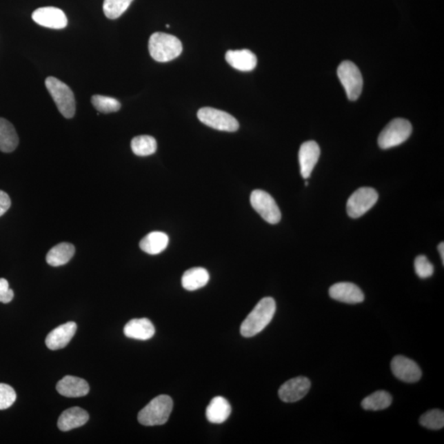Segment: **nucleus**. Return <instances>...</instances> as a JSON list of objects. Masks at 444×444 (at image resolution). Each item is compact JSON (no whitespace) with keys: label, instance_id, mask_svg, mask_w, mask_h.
<instances>
[{"label":"nucleus","instance_id":"f257e3e1","mask_svg":"<svg viewBox=\"0 0 444 444\" xmlns=\"http://www.w3.org/2000/svg\"><path fill=\"white\" fill-rule=\"evenodd\" d=\"M276 302L272 297L262 299L242 323L241 333L245 337L259 334L269 323L276 313Z\"/></svg>","mask_w":444,"mask_h":444},{"label":"nucleus","instance_id":"f03ea898","mask_svg":"<svg viewBox=\"0 0 444 444\" xmlns=\"http://www.w3.org/2000/svg\"><path fill=\"white\" fill-rule=\"evenodd\" d=\"M149 53L157 62L173 61L182 53L181 41L176 37L163 32L153 33L148 42Z\"/></svg>","mask_w":444,"mask_h":444},{"label":"nucleus","instance_id":"7ed1b4c3","mask_svg":"<svg viewBox=\"0 0 444 444\" xmlns=\"http://www.w3.org/2000/svg\"><path fill=\"white\" fill-rule=\"evenodd\" d=\"M173 409V401L168 395H160L152 400L139 413L138 420L145 426L162 425L169 420Z\"/></svg>","mask_w":444,"mask_h":444},{"label":"nucleus","instance_id":"20e7f679","mask_svg":"<svg viewBox=\"0 0 444 444\" xmlns=\"http://www.w3.org/2000/svg\"><path fill=\"white\" fill-rule=\"evenodd\" d=\"M46 87L63 117L66 119L74 117L76 101L74 94L70 88L54 77H49L46 79Z\"/></svg>","mask_w":444,"mask_h":444},{"label":"nucleus","instance_id":"39448f33","mask_svg":"<svg viewBox=\"0 0 444 444\" xmlns=\"http://www.w3.org/2000/svg\"><path fill=\"white\" fill-rule=\"evenodd\" d=\"M412 125L407 119L398 118L392 121L380 133L378 143L380 148L390 149L398 146L409 139Z\"/></svg>","mask_w":444,"mask_h":444},{"label":"nucleus","instance_id":"423d86ee","mask_svg":"<svg viewBox=\"0 0 444 444\" xmlns=\"http://www.w3.org/2000/svg\"><path fill=\"white\" fill-rule=\"evenodd\" d=\"M337 75L345 88L349 100L356 101L363 89L362 74L355 63L344 61L337 68Z\"/></svg>","mask_w":444,"mask_h":444},{"label":"nucleus","instance_id":"0eeeda50","mask_svg":"<svg viewBox=\"0 0 444 444\" xmlns=\"http://www.w3.org/2000/svg\"><path fill=\"white\" fill-rule=\"evenodd\" d=\"M198 118L204 125L216 130L236 132L240 127L237 119L232 114L214 108H201L198 111Z\"/></svg>","mask_w":444,"mask_h":444},{"label":"nucleus","instance_id":"6e6552de","mask_svg":"<svg viewBox=\"0 0 444 444\" xmlns=\"http://www.w3.org/2000/svg\"><path fill=\"white\" fill-rule=\"evenodd\" d=\"M252 207L268 223L274 225L279 223L281 219V213L274 199L261 190L252 192L250 196Z\"/></svg>","mask_w":444,"mask_h":444},{"label":"nucleus","instance_id":"1a4fd4ad","mask_svg":"<svg viewBox=\"0 0 444 444\" xmlns=\"http://www.w3.org/2000/svg\"><path fill=\"white\" fill-rule=\"evenodd\" d=\"M378 199L376 190L372 188H361L347 201V214L352 219H359L370 210L376 204Z\"/></svg>","mask_w":444,"mask_h":444},{"label":"nucleus","instance_id":"9d476101","mask_svg":"<svg viewBox=\"0 0 444 444\" xmlns=\"http://www.w3.org/2000/svg\"><path fill=\"white\" fill-rule=\"evenodd\" d=\"M391 369L396 378L405 383L418 382L422 376L421 370L416 362L403 356L392 359Z\"/></svg>","mask_w":444,"mask_h":444},{"label":"nucleus","instance_id":"9b49d317","mask_svg":"<svg viewBox=\"0 0 444 444\" xmlns=\"http://www.w3.org/2000/svg\"><path fill=\"white\" fill-rule=\"evenodd\" d=\"M32 18L38 25L51 29H63L68 25L65 12L54 7L37 8L33 12Z\"/></svg>","mask_w":444,"mask_h":444},{"label":"nucleus","instance_id":"f8f14e48","mask_svg":"<svg viewBox=\"0 0 444 444\" xmlns=\"http://www.w3.org/2000/svg\"><path fill=\"white\" fill-rule=\"evenodd\" d=\"M311 387L310 380L306 377H297L288 380L279 391V398L284 403H296L308 394Z\"/></svg>","mask_w":444,"mask_h":444},{"label":"nucleus","instance_id":"ddd939ff","mask_svg":"<svg viewBox=\"0 0 444 444\" xmlns=\"http://www.w3.org/2000/svg\"><path fill=\"white\" fill-rule=\"evenodd\" d=\"M330 296L333 300L347 304H358L365 300L364 293L361 288L352 283H339L332 285Z\"/></svg>","mask_w":444,"mask_h":444},{"label":"nucleus","instance_id":"4468645a","mask_svg":"<svg viewBox=\"0 0 444 444\" xmlns=\"http://www.w3.org/2000/svg\"><path fill=\"white\" fill-rule=\"evenodd\" d=\"M320 148L314 141H308L301 145L299 151V161H300L301 173L304 179H308L319 161Z\"/></svg>","mask_w":444,"mask_h":444},{"label":"nucleus","instance_id":"2eb2a0df","mask_svg":"<svg viewBox=\"0 0 444 444\" xmlns=\"http://www.w3.org/2000/svg\"><path fill=\"white\" fill-rule=\"evenodd\" d=\"M77 331V324L74 322H68L54 328L46 336V347L52 351L63 349L70 343Z\"/></svg>","mask_w":444,"mask_h":444},{"label":"nucleus","instance_id":"dca6fc26","mask_svg":"<svg viewBox=\"0 0 444 444\" xmlns=\"http://www.w3.org/2000/svg\"><path fill=\"white\" fill-rule=\"evenodd\" d=\"M57 390L59 394L67 398H81L88 395L90 387L86 380L68 375L59 380Z\"/></svg>","mask_w":444,"mask_h":444},{"label":"nucleus","instance_id":"f3484780","mask_svg":"<svg viewBox=\"0 0 444 444\" xmlns=\"http://www.w3.org/2000/svg\"><path fill=\"white\" fill-rule=\"evenodd\" d=\"M225 61L230 66L242 72L254 70L257 66V57L250 50H228Z\"/></svg>","mask_w":444,"mask_h":444},{"label":"nucleus","instance_id":"a211bd4d","mask_svg":"<svg viewBox=\"0 0 444 444\" xmlns=\"http://www.w3.org/2000/svg\"><path fill=\"white\" fill-rule=\"evenodd\" d=\"M123 333L129 339L147 341L155 334V327L148 319H132L123 328Z\"/></svg>","mask_w":444,"mask_h":444},{"label":"nucleus","instance_id":"6ab92c4d","mask_svg":"<svg viewBox=\"0 0 444 444\" xmlns=\"http://www.w3.org/2000/svg\"><path fill=\"white\" fill-rule=\"evenodd\" d=\"M89 420L88 413L85 410L75 407L67 409L59 418V429L63 432L84 425Z\"/></svg>","mask_w":444,"mask_h":444},{"label":"nucleus","instance_id":"aec40b11","mask_svg":"<svg viewBox=\"0 0 444 444\" xmlns=\"http://www.w3.org/2000/svg\"><path fill=\"white\" fill-rule=\"evenodd\" d=\"M232 413L229 401L222 396H216L208 405L206 411L207 419L213 424H221L228 419Z\"/></svg>","mask_w":444,"mask_h":444},{"label":"nucleus","instance_id":"412c9836","mask_svg":"<svg viewBox=\"0 0 444 444\" xmlns=\"http://www.w3.org/2000/svg\"><path fill=\"white\" fill-rule=\"evenodd\" d=\"M169 245L168 234L161 232H153L147 234L140 241V249L145 253L157 255L163 252Z\"/></svg>","mask_w":444,"mask_h":444},{"label":"nucleus","instance_id":"4be33fe9","mask_svg":"<svg viewBox=\"0 0 444 444\" xmlns=\"http://www.w3.org/2000/svg\"><path fill=\"white\" fill-rule=\"evenodd\" d=\"M75 254V247L70 243H61L54 246L46 255V262L52 267L65 265Z\"/></svg>","mask_w":444,"mask_h":444},{"label":"nucleus","instance_id":"5701e85b","mask_svg":"<svg viewBox=\"0 0 444 444\" xmlns=\"http://www.w3.org/2000/svg\"><path fill=\"white\" fill-rule=\"evenodd\" d=\"M19 143V136L14 125L7 119L0 118V151L6 153L14 152Z\"/></svg>","mask_w":444,"mask_h":444},{"label":"nucleus","instance_id":"b1692460","mask_svg":"<svg viewBox=\"0 0 444 444\" xmlns=\"http://www.w3.org/2000/svg\"><path fill=\"white\" fill-rule=\"evenodd\" d=\"M210 276L206 269L203 268H194L187 270L182 276L183 287L187 290H199L205 287L208 283Z\"/></svg>","mask_w":444,"mask_h":444},{"label":"nucleus","instance_id":"393cba45","mask_svg":"<svg viewBox=\"0 0 444 444\" xmlns=\"http://www.w3.org/2000/svg\"><path fill=\"white\" fill-rule=\"evenodd\" d=\"M392 403V396L387 392L377 391L366 396L361 401V405L366 411L377 412L390 407Z\"/></svg>","mask_w":444,"mask_h":444},{"label":"nucleus","instance_id":"a878e982","mask_svg":"<svg viewBox=\"0 0 444 444\" xmlns=\"http://www.w3.org/2000/svg\"><path fill=\"white\" fill-rule=\"evenodd\" d=\"M132 151L139 157L154 154L157 149V141L149 135L137 136L131 141Z\"/></svg>","mask_w":444,"mask_h":444},{"label":"nucleus","instance_id":"bb28decb","mask_svg":"<svg viewBox=\"0 0 444 444\" xmlns=\"http://www.w3.org/2000/svg\"><path fill=\"white\" fill-rule=\"evenodd\" d=\"M134 0H104L103 11L106 18L117 19L125 12Z\"/></svg>","mask_w":444,"mask_h":444},{"label":"nucleus","instance_id":"cd10ccee","mask_svg":"<svg viewBox=\"0 0 444 444\" xmlns=\"http://www.w3.org/2000/svg\"><path fill=\"white\" fill-rule=\"evenodd\" d=\"M92 103L97 110L101 113L109 114L117 112L121 108V104L114 98L101 95H94Z\"/></svg>","mask_w":444,"mask_h":444},{"label":"nucleus","instance_id":"c85d7f7f","mask_svg":"<svg viewBox=\"0 0 444 444\" xmlns=\"http://www.w3.org/2000/svg\"><path fill=\"white\" fill-rule=\"evenodd\" d=\"M420 424L427 429L441 430L444 426V413L441 410H431L421 416Z\"/></svg>","mask_w":444,"mask_h":444},{"label":"nucleus","instance_id":"c756f323","mask_svg":"<svg viewBox=\"0 0 444 444\" xmlns=\"http://www.w3.org/2000/svg\"><path fill=\"white\" fill-rule=\"evenodd\" d=\"M415 271L418 276L422 279H428L434 274V268L433 264L429 261V259L425 255H419L414 263Z\"/></svg>","mask_w":444,"mask_h":444},{"label":"nucleus","instance_id":"7c9ffc66","mask_svg":"<svg viewBox=\"0 0 444 444\" xmlns=\"http://www.w3.org/2000/svg\"><path fill=\"white\" fill-rule=\"evenodd\" d=\"M16 399L17 394L14 388L8 384L0 383V410L10 408Z\"/></svg>","mask_w":444,"mask_h":444},{"label":"nucleus","instance_id":"2f4dec72","mask_svg":"<svg viewBox=\"0 0 444 444\" xmlns=\"http://www.w3.org/2000/svg\"><path fill=\"white\" fill-rule=\"evenodd\" d=\"M14 297V293L10 288L6 279H0V302L7 304L12 301Z\"/></svg>","mask_w":444,"mask_h":444},{"label":"nucleus","instance_id":"473e14b6","mask_svg":"<svg viewBox=\"0 0 444 444\" xmlns=\"http://www.w3.org/2000/svg\"><path fill=\"white\" fill-rule=\"evenodd\" d=\"M11 207V199L6 192L0 190V216H2Z\"/></svg>","mask_w":444,"mask_h":444},{"label":"nucleus","instance_id":"72a5a7b5","mask_svg":"<svg viewBox=\"0 0 444 444\" xmlns=\"http://www.w3.org/2000/svg\"><path fill=\"white\" fill-rule=\"evenodd\" d=\"M438 250L439 252V254H441L443 264H444V244L443 242L438 245Z\"/></svg>","mask_w":444,"mask_h":444},{"label":"nucleus","instance_id":"f704fd0d","mask_svg":"<svg viewBox=\"0 0 444 444\" xmlns=\"http://www.w3.org/2000/svg\"><path fill=\"white\" fill-rule=\"evenodd\" d=\"M308 185H309L308 182H306L305 183V186H308Z\"/></svg>","mask_w":444,"mask_h":444}]
</instances>
